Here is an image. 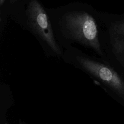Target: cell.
Listing matches in <instances>:
<instances>
[{
  "label": "cell",
  "instance_id": "1",
  "mask_svg": "<svg viewBox=\"0 0 124 124\" xmlns=\"http://www.w3.org/2000/svg\"><path fill=\"white\" fill-rule=\"evenodd\" d=\"M63 62L88 76L107 90L124 100V80L102 58L88 55L77 49H70L63 53Z\"/></svg>",
  "mask_w": 124,
  "mask_h": 124
},
{
  "label": "cell",
  "instance_id": "2",
  "mask_svg": "<svg viewBox=\"0 0 124 124\" xmlns=\"http://www.w3.org/2000/svg\"><path fill=\"white\" fill-rule=\"evenodd\" d=\"M65 25L72 40L93 49L104 59L98 26L92 16L85 12L71 13L65 18Z\"/></svg>",
  "mask_w": 124,
  "mask_h": 124
},
{
  "label": "cell",
  "instance_id": "3",
  "mask_svg": "<svg viewBox=\"0 0 124 124\" xmlns=\"http://www.w3.org/2000/svg\"><path fill=\"white\" fill-rule=\"evenodd\" d=\"M27 16L31 28L46 46L48 55L62 58L63 52L55 38L50 20L37 0H31L29 3Z\"/></svg>",
  "mask_w": 124,
  "mask_h": 124
},
{
  "label": "cell",
  "instance_id": "4",
  "mask_svg": "<svg viewBox=\"0 0 124 124\" xmlns=\"http://www.w3.org/2000/svg\"><path fill=\"white\" fill-rule=\"evenodd\" d=\"M106 23L108 51L124 67V13L107 16Z\"/></svg>",
  "mask_w": 124,
  "mask_h": 124
},
{
  "label": "cell",
  "instance_id": "5",
  "mask_svg": "<svg viewBox=\"0 0 124 124\" xmlns=\"http://www.w3.org/2000/svg\"><path fill=\"white\" fill-rule=\"evenodd\" d=\"M5 0H0V5H2L4 2Z\"/></svg>",
  "mask_w": 124,
  "mask_h": 124
},
{
  "label": "cell",
  "instance_id": "6",
  "mask_svg": "<svg viewBox=\"0 0 124 124\" xmlns=\"http://www.w3.org/2000/svg\"><path fill=\"white\" fill-rule=\"evenodd\" d=\"M16 0H10V1H11V2L13 3V2H15V1H16Z\"/></svg>",
  "mask_w": 124,
  "mask_h": 124
}]
</instances>
